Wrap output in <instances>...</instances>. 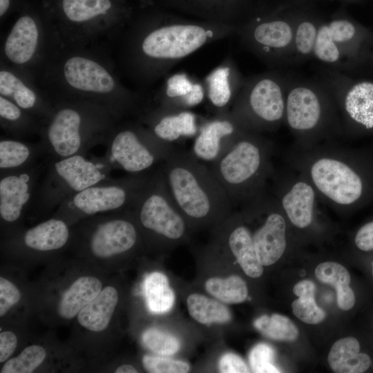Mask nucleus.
<instances>
[{"instance_id": "nucleus-44", "label": "nucleus", "mask_w": 373, "mask_h": 373, "mask_svg": "<svg viewBox=\"0 0 373 373\" xmlns=\"http://www.w3.org/2000/svg\"><path fill=\"white\" fill-rule=\"evenodd\" d=\"M219 370L222 373L249 372L245 362L238 355L227 353L221 356L218 363Z\"/></svg>"}, {"instance_id": "nucleus-48", "label": "nucleus", "mask_w": 373, "mask_h": 373, "mask_svg": "<svg viewBox=\"0 0 373 373\" xmlns=\"http://www.w3.org/2000/svg\"><path fill=\"white\" fill-rule=\"evenodd\" d=\"M25 3L23 0H0L1 19H3L13 10H19Z\"/></svg>"}, {"instance_id": "nucleus-9", "label": "nucleus", "mask_w": 373, "mask_h": 373, "mask_svg": "<svg viewBox=\"0 0 373 373\" xmlns=\"http://www.w3.org/2000/svg\"><path fill=\"white\" fill-rule=\"evenodd\" d=\"M155 171L95 184L66 200L52 217L68 224L82 218L131 209Z\"/></svg>"}, {"instance_id": "nucleus-19", "label": "nucleus", "mask_w": 373, "mask_h": 373, "mask_svg": "<svg viewBox=\"0 0 373 373\" xmlns=\"http://www.w3.org/2000/svg\"><path fill=\"white\" fill-rule=\"evenodd\" d=\"M242 130L229 111L216 113L200 125L191 152L199 160L211 163Z\"/></svg>"}, {"instance_id": "nucleus-42", "label": "nucleus", "mask_w": 373, "mask_h": 373, "mask_svg": "<svg viewBox=\"0 0 373 373\" xmlns=\"http://www.w3.org/2000/svg\"><path fill=\"white\" fill-rule=\"evenodd\" d=\"M317 32L314 25L311 22L304 21L298 26L295 43L299 52L307 55L314 50Z\"/></svg>"}, {"instance_id": "nucleus-49", "label": "nucleus", "mask_w": 373, "mask_h": 373, "mask_svg": "<svg viewBox=\"0 0 373 373\" xmlns=\"http://www.w3.org/2000/svg\"><path fill=\"white\" fill-rule=\"evenodd\" d=\"M115 373H137V370L131 365L124 364L118 367L115 371Z\"/></svg>"}, {"instance_id": "nucleus-50", "label": "nucleus", "mask_w": 373, "mask_h": 373, "mask_svg": "<svg viewBox=\"0 0 373 373\" xmlns=\"http://www.w3.org/2000/svg\"><path fill=\"white\" fill-rule=\"evenodd\" d=\"M372 276H373V262H372Z\"/></svg>"}, {"instance_id": "nucleus-30", "label": "nucleus", "mask_w": 373, "mask_h": 373, "mask_svg": "<svg viewBox=\"0 0 373 373\" xmlns=\"http://www.w3.org/2000/svg\"><path fill=\"white\" fill-rule=\"evenodd\" d=\"M343 108L346 117L367 130L373 129V83L364 82L352 87Z\"/></svg>"}, {"instance_id": "nucleus-4", "label": "nucleus", "mask_w": 373, "mask_h": 373, "mask_svg": "<svg viewBox=\"0 0 373 373\" xmlns=\"http://www.w3.org/2000/svg\"><path fill=\"white\" fill-rule=\"evenodd\" d=\"M159 169L175 206L191 222L227 217L233 207L208 166L191 151L175 148Z\"/></svg>"}, {"instance_id": "nucleus-5", "label": "nucleus", "mask_w": 373, "mask_h": 373, "mask_svg": "<svg viewBox=\"0 0 373 373\" xmlns=\"http://www.w3.org/2000/svg\"><path fill=\"white\" fill-rule=\"evenodd\" d=\"M273 143L261 133L242 130L207 166L233 206L265 193L275 172Z\"/></svg>"}, {"instance_id": "nucleus-18", "label": "nucleus", "mask_w": 373, "mask_h": 373, "mask_svg": "<svg viewBox=\"0 0 373 373\" xmlns=\"http://www.w3.org/2000/svg\"><path fill=\"white\" fill-rule=\"evenodd\" d=\"M0 95L36 117L42 126L54 111V103L49 95L43 94L17 70L1 68Z\"/></svg>"}, {"instance_id": "nucleus-47", "label": "nucleus", "mask_w": 373, "mask_h": 373, "mask_svg": "<svg viewBox=\"0 0 373 373\" xmlns=\"http://www.w3.org/2000/svg\"><path fill=\"white\" fill-rule=\"evenodd\" d=\"M316 286L309 280H303L297 283L293 287L294 294L298 298H314Z\"/></svg>"}, {"instance_id": "nucleus-11", "label": "nucleus", "mask_w": 373, "mask_h": 373, "mask_svg": "<svg viewBox=\"0 0 373 373\" xmlns=\"http://www.w3.org/2000/svg\"><path fill=\"white\" fill-rule=\"evenodd\" d=\"M285 99L279 84L262 77L239 91L229 109L244 130L261 133L276 128L285 117Z\"/></svg>"}, {"instance_id": "nucleus-25", "label": "nucleus", "mask_w": 373, "mask_h": 373, "mask_svg": "<svg viewBox=\"0 0 373 373\" xmlns=\"http://www.w3.org/2000/svg\"><path fill=\"white\" fill-rule=\"evenodd\" d=\"M0 124L8 137L25 140L38 135L42 123L34 115L0 95Z\"/></svg>"}, {"instance_id": "nucleus-12", "label": "nucleus", "mask_w": 373, "mask_h": 373, "mask_svg": "<svg viewBox=\"0 0 373 373\" xmlns=\"http://www.w3.org/2000/svg\"><path fill=\"white\" fill-rule=\"evenodd\" d=\"M41 5L51 24L82 32L115 27L128 15L122 0H42Z\"/></svg>"}, {"instance_id": "nucleus-43", "label": "nucleus", "mask_w": 373, "mask_h": 373, "mask_svg": "<svg viewBox=\"0 0 373 373\" xmlns=\"http://www.w3.org/2000/svg\"><path fill=\"white\" fill-rule=\"evenodd\" d=\"M21 298V293L18 288L10 280L0 277V316L2 317Z\"/></svg>"}, {"instance_id": "nucleus-13", "label": "nucleus", "mask_w": 373, "mask_h": 373, "mask_svg": "<svg viewBox=\"0 0 373 373\" xmlns=\"http://www.w3.org/2000/svg\"><path fill=\"white\" fill-rule=\"evenodd\" d=\"M284 118L294 135V145L298 148L309 149L332 142L336 134L329 124L327 106L307 87H296L289 93Z\"/></svg>"}, {"instance_id": "nucleus-36", "label": "nucleus", "mask_w": 373, "mask_h": 373, "mask_svg": "<svg viewBox=\"0 0 373 373\" xmlns=\"http://www.w3.org/2000/svg\"><path fill=\"white\" fill-rule=\"evenodd\" d=\"M254 325L264 336L276 341H294L298 336V330L292 321L278 314L263 315L254 321Z\"/></svg>"}, {"instance_id": "nucleus-45", "label": "nucleus", "mask_w": 373, "mask_h": 373, "mask_svg": "<svg viewBox=\"0 0 373 373\" xmlns=\"http://www.w3.org/2000/svg\"><path fill=\"white\" fill-rule=\"evenodd\" d=\"M354 244L363 251L373 250V221H370L357 231L354 236Z\"/></svg>"}, {"instance_id": "nucleus-41", "label": "nucleus", "mask_w": 373, "mask_h": 373, "mask_svg": "<svg viewBox=\"0 0 373 373\" xmlns=\"http://www.w3.org/2000/svg\"><path fill=\"white\" fill-rule=\"evenodd\" d=\"M142 364L145 370L151 373H186L190 370L186 362L160 356L145 355Z\"/></svg>"}, {"instance_id": "nucleus-22", "label": "nucleus", "mask_w": 373, "mask_h": 373, "mask_svg": "<svg viewBox=\"0 0 373 373\" xmlns=\"http://www.w3.org/2000/svg\"><path fill=\"white\" fill-rule=\"evenodd\" d=\"M46 155L41 141L31 143L3 137L0 140V173L14 171L33 166Z\"/></svg>"}, {"instance_id": "nucleus-38", "label": "nucleus", "mask_w": 373, "mask_h": 373, "mask_svg": "<svg viewBox=\"0 0 373 373\" xmlns=\"http://www.w3.org/2000/svg\"><path fill=\"white\" fill-rule=\"evenodd\" d=\"M142 340L149 350L161 356L173 354L180 346L179 341L175 336L155 328L146 330L142 334Z\"/></svg>"}, {"instance_id": "nucleus-26", "label": "nucleus", "mask_w": 373, "mask_h": 373, "mask_svg": "<svg viewBox=\"0 0 373 373\" xmlns=\"http://www.w3.org/2000/svg\"><path fill=\"white\" fill-rule=\"evenodd\" d=\"M328 363L336 373H362L371 365V358L360 352V344L354 337H345L336 341L327 357Z\"/></svg>"}, {"instance_id": "nucleus-35", "label": "nucleus", "mask_w": 373, "mask_h": 373, "mask_svg": "<svg viewBox=\"0 0 373 373\" xmlns=\"http://www.w3.org/2000/svg\"><path fill=\"white\" fill-rule=\"evenodd\" d=\"M205 289L211 296L228 304L242 303L248 296L247 284L238 276L227 278H211L206 281Z\"/></svg>"}, {"instance_id": "nucleus-6", "label": "nucleus", "mask_w": 373, "mask_h": 373, "mask_svg": "<svg viewBox=\"0 0 373 373\" xmlns=\"http://www.w3.org/2000/svg\"><path fill=\"white\" fill-rule=\"evenodd\" d=\"M54 111L42 126L39 137L52 159L86 155L100 144L117 120L104 107L79 100L53 101Z\"/></svg>"}, {"instance_id": "nucleus-46", "label": "nucleus", "mask_w": 373, "mask_h": 373, "mask_svg": "<svg viewBox=\"0 0 373 373\" xmlns=\"http://www.w3.org/2000/svg\"><path fill=\"white\" fill-rule=\"evenodd\" d=\"M17 345V338L10 331L0 333V362L8 359L15 351Z\"/></svg>"}, {"instance_id": "nucleus-40", "label": "nucleus", "mask_w": 373, "mask_h": 373, "mask_svg": "<svg viewBox=\"0 0 373 373\" xmlns=\"http://www.w3.org/2000/svg\"><path fill=\"white\" fill-rule=\"evenodd\" d=\"M274 350L267 344L260 343L252 348L249 361L254 372H280L274 365Z\"/></svg>"}, {"instance_id": "nucleus-14", "label": "nucleus", "mask_w": 373, "mask_h": 373, "mask_svg": "<svg viewBox=\"0 0 373 373\" xmlns=\"http://www.w3.org/2000/svg\"><path fill=\"white\" fill-rule=\"evenodd\" d=\"M19 11L5 39L3 53L9 63L22 68L30 66L41 53L48 17L42 5L39 8L25 3Z\"/></svg>"}, {"instance_id": "nucleus-16", "label": "nucleus", "mask_w": 373, "mask_h": 373, "mask_svg": "<svg viewBox=\"0 0 373 373\" xmlns=\"http://www.w3.org/2000/svg\"><path fill=\"white\" fill-rule=\"evenodd\" d=\"M96 220L90 230L88 247L99 258H108L131 250L137 243L138 231L131 209Z\"/></svg>"}, {"instance_id": "nucleus-33", "label": "nucleus", "mask_w": 373, "mask_h": 373, "mask_svg": "<svg viewBox=\"0 0 373 373\" xmlns=\"http://www.w3.org/2000/svg\"><path fill=\"white\" fill-rule=\"evenodd\" d=\"M186 305L190 316L201 324L224 323L231 318V312L224 305L202 294H190Z\"/></svg>"}, {"instance_id": "nucleus-32", "label": "nucleus", "mask_w": 373, "mask_h": 373, "mask_svg": "<svg viewBox=\"0 0 373 373\" xmlns=\"http://www.w3.org/2000/svg\"><path fill=\"white\" fill-rule=\"evenodd\" d=\"M251 30L252 42L265 51L285 48L293 37L289 25L280 20L260 23Z\"/></svg>"}, {"instance_id": "nucleus-1", "label": "nucleus", "mask_w": 373, "mask_h": 373, "mask_svg": "<svg viewBox=\"0 0 373 373\" xmlns=\"http://www.w3.org/2000/svg\"><path fill=\"white\" fill-rule=\"evenodd\" d=\"M130 30L126 63L131 75L142 83L158 80L181 60L237 31L235 26L210 21L149 23Z\"/></svg>"}, {"instance_id": "nucleus-29", "label": "nucleus", "mask_w": 373, "mask_h": 373, "mask_svg": "<svg viewBox=\"0 0 373 373\" xmlns=\"http://www.w3.org/2000/svg\"><path fill=\"white\" fill-rule=\"evenodd\" d=\"M100 280L93 276L77 278L64 293L57 307L59 316L70 319L95 298L102 291Z\"/></svg>"}, {"instance_id": "nucleus-31", "label": "nucleus", "mask_w": 373, "mask_h": 373, "mask_svg": "<svg viewBox=\"0 0 373 373\" xmlns=\"http://www.w3.org/2000/svg\"><path fill=\"white\" fill-rule=\"evenodd\" d=\"M315 275L321 282L334 287L337 305L341 309L346 311L354 307L355 295L350 287V273L344 266L336 262H323L316 267Z\"/></svg>"}, {"instance_id": "nucleus-21", "label": "nucleus", "mask_w": 373, "mask_h": 373, "mask_svg": "<svg viewBox=\"0 0 373 373\" xmlns=\"http://www.w3.org/2000/svg\"><path fill=\"white\" fill-rule=\"evenodd\" d=\"M206 97L216 113L229 111L239 89L235 67L229 58L213 68L204 82Z\"/></svg>"}, {"instance_id": "nucleus-2", "label": "nucleus", "mask_w": 373, "mask_h": 373, "mask_svg": "<svg viewBox=\"0 0 373 373\" xmlns=\"http://www.w3.org/2000/svg\"><path fill=\"white\" fill-rule=\"evenodd\" d=\"M55 68L54 79L59 87L50 95L52 101L92 102L106 108L117 121L137 117L144 106L142 97L122 85L111 69L85 52L66 55Z\"/></svg>"}, {"instance_id": "nucleus-39", "label": "nucleus", "mask_w": 373, "mask_h": 373, "mask_svg": "<svg viewBox=\"0 0 373 373\" xmlns=\"http://www.w3.org/2000/svg\"><path fill=\"white\" fill-rule=\"evenodd\" d=\"M294 314L307 324L316 325L326 318L325 312L316 303L314 298H298L291 304Z\"/></svg>"}, {"instance_id": "nucleus-28", "label": "nucleus", "mask_w": 373, "mask_h": 373, "mask_svg": "<svg viewBox=\"0 0 373 373\" xmlns=\"http://www.w3.org/2000/svg\"><path fill=\"white\" fill-rule=\"evenodd\" d=\"M354 34V26L347 20H335L322 26L317 32L314 48L316 57L324 62H336L340 56L336 44L350 40Z\"/></svg>"}, {"instance_id": "nucleus-37", "label": "nucleus", "mask_w": 373, "mask_h": 373, "mask_svg": "<svg viewBox=\"0 0 373 373\" xmlns=\"http://www.w3.org/2000/svg\"><path fill=\"white\" fill-rule=\"evenodd\" d=\"M45 350L37 345L26 347L21 354L8 360L3 366L1 373H30L44 361Z\"/></svg>"}, {"instance_id": "nucleus-15", "label": "nucleus", "mask_w": 373, "mask_h": 373, "mask_svg": "<svg viewBox=\"0 0 373 373\" xmlns=\"http://www.w3.org/2000/svg\"><path fill=\"white\" fill-rule=\"evenodd\" d=\"M46 169V157L23 169L0 173V217L7 224L19 222L28 212Z\"/></svg>"}, {"instance_id": "nucleus-20", "label": "nucleus", "mask_w": 373, "mask_h": 373, "mask_svg": "<svg viewBox=\"0 0 373 373\" xmlns=\"http://www.w3.org/2000/svg\"><path fill=\"white\" fill-rule=\"evenodd\" d=\"M206 97L203 84L191 79L185 73L170 75L155 95L153 102L146 105L169 111L190 110Z\"/></svg>"}, {"instance_id": "nucleus-24", "label": "nucleus", "mask_w": 373, "mask_h": 373, "mask_svg": "<svg viewBox=\"0 0 373 373\" xmlns=\"http://www.w3.org/2000/svg\"><path fill=\"white\" fill-rule=\"evenodd\" d=\"M233 219L235 224L227 238L229 249L245 274L251 278H258L263 273V267L258 260L249 229L236 214Z\"/></svg>"}, {"instance_id": "nucleus-3", "label": "nucleus", "mask_w": 373, "mask_h": 373, "mask_svg": "<svg viewBox=\"0 0 373 373\" xmlns=\"http://www.w3.org/2000/svg\"><path fill=\"white\" fill-rule=\"evenodd\" d=\"M334 142L309 149L293 145L285 153V160L311 182L323 204L343 211L359 204L365 180L351 152Z\"/></svg>"}, {"instance_id": "nucleus-10", "label": "nucleus", "mask_w": 373, "mask_h": 373, "mask_svg": "<svg viewBox=\"0 0 373 373\" xmlns=\"http://www.w3.org/2000/svg\"><path fill=\"white\" fill-rule=\"evenodd\" d=\"M131 209L147 232L169 241H178L185 235L186 219L172 200L159 166Z\"/></svg>"}, {"instance_id": "nucleus-7", "label": "nucleus", "mask_w": 373, "mask_h": 373, "mask_svg": "<svg viewBox=\"0 0 373 373\" xmlns=\"http://www.w3.org/2000/svg\"><path fill=\"white\" fill-rule=\"evenodd\" d=\"M113 170L101 157L75 155L52 159L46 156V169L28 212L41 216L57 209L73 195L111 179Z\"/></svg>"}, {"instance_id": "nucleus-34", "label": "nucleus", "mask_w": 373, "mask_h": 373, "mask_svg": "<svg viewBox=\"0 0 373 373\" xmlns=\"http://www.w3.org/2000/svg\"><path fill=\"white\" fill-rule=\"evenodd\" d=\"M144 290L148 307L153 313L166 312L174 304V292L166 276L160 272H153L146 276Z\"/></svg>"}, {"instance_id": "nucleus-17", "label": "nucleus", "mask_w": 373, "mask_h": 373, "mask_svg": "<svg viewBox=\"0 0 373 373\" xmlns=\"http://www.w3.org/2000/svg\"><path fill=\"white\" fill-rule=\"evenodd\" d=\"M136 117L157 138L171 144L195 137L200 126L196 115L190 110L169 111L145 105Z\"/></svg>"}, {"instance_id": "nucleus-27", "label": "nucleus", "mask_w": 373, "mask_h": 373, "mask_svg": "<svg viewBox=\"0 0 373 373\" xmlns=\"http://www.w3.org/2000/svg\"><path fill=\"white\" fill-rule=\"evenodd\" d=\"M118 302V293L112 286L104 287L77 314L79 323L92 332H102L109 325Z\"/></svg>"}, {"instance_id": "nucleus-23", "label": "nucleus", "mask_w": 373, "mask_h": 373, "mask_svg": "<svg viewBox=\"0 0 373 373\" xmlns=\"http://www.w3.org/2000/svg\"><path fill=\"white\" fill-rule=\"evenodd\" d=\"M70 237L68 224L52 217L26 230L22 241L29 249L46 252L61 249L68 243Z\"/></svg>"}, {"instance_id": "nucleus-8", "label": "nucleus", "mask_w": 373, "mask_h": 373, "mask_svg": "<svg viewBox=\"0 0 373 373\" xmlns=\"http://www.w3.org/2000/svg\"><path fill=\"white\" fill-rule=\"evenodd\" d=\"M104 145L103 162L112 170L129 174L155 170L176 148L174 144L157 138L136 117L116 122Z\"/></svg>"}]
</instances>
